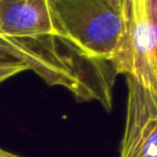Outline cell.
I'll list each match as a JSON object with an SVG mask.
<instances>
[{"mask_svg": "<svg viewBox=\"0 0 157 157\" xmlns=\"http://www.w3.org/2000/svg\"><path fill=\"white\" fill-rule=\"evenodd\" d=\"M120 12L114 71L157 96V0H122Z\"/></svg>", "mask_w": 157, "mask_h": 157, "instance_id": "cell-2", "label": "cell"}, {"mask_svg": "<svg viewBox=\"0 0 157 157\" xmlns=\"http://www.w3.org/2000/svg\"><path fill=\"white\" fill-rule=\"evenodd\" d=\"M26 70H29L28 65L17 59L0 60V83Z\"/></svg>", "mask_w": 157, "mask_h": 157, "instance_id": "cell-5", "label": "cell"}, {"mask_svg": "<svg viewBox=\"0 0 157 157\" xmlns=\"http://www.w3.org/2000/svg\"><path fill=\"white\" fill-rule=\"evenodd\" d=\"M2 59H15V58H13L11 55H9L5 50H2V48H0V60H2Z\"/></svg>", "mask_w": 157, "mask_h": 157, "instance_id": "cell-6", "label": "cell"}, {"mask_svg": "<svg viewBox=\"0 0 157 157\" xmlns=\"http://www.w3.org/2000/svg\"><path fill=\"white\" fill-rule=\"evenodd\" d=\"M120 157H157V96L129 76Z\"/></svg>", "mask_w": 157, "mask_h": 157, "instance_id": "cell-4", "label": "cell"}, {"mask_svg": "<svg viewBox=\"0 0 157 157\" xmlns=\"http://www.w3.org/2000/svg\"><path fill=\"white\" fill-rule=\"evenodd\" d=\"M56 5L66 28L84 56L117 75L112 59L122 26L120 8L110 0H56Z\"/></svg>", "mask_w": 157, "mask_h": 157, "instance_id": "cell-3", "label": "cell"}, {"mask_svg": "<svg viewBox=\"0 0 157 157\" xmlns=\"http://www.w3.org/2000/svg\"><path fill=\"white\" fill-rule=\"evenodd\" d=\"M0 157H20L15 154H12L10 152H7V151L2 150V148H0Z\"/></svg>", "mask_w": 157, "mask_h": 157, "instance_id": "cell-7", "label": "cell"}, {"mask_svg": "<svg viewBox=\"0 0 157 157\" xmlns=\"http://www.w3.org/2000/svg\"><path fill=\"white\" fill-rule=\"evenodd\" d=\"M110 1H111L114 6H116V7H118V8L121 7V1H122V0H110Z\"/></svg>", "mask_w": 157, "mask_h": 157, "instance_id": "cell-8", "label": "cell"}, {"mask_svg": "<svg viewBox=\"0 0 157 157\" xmlns=\"http://www.w3.org/2000/svg\"><path fill=\"white\" fill-rule=\"evenodd\" d=\"M0 48L48 86H60L78 102L98 101L111 111L116 75L84 56L56 0H0Z\"/></svg>", "mask_w": 157, "mask_h": 157, "instance_id": "cell-1", "label": "cell"}]
</instances>
